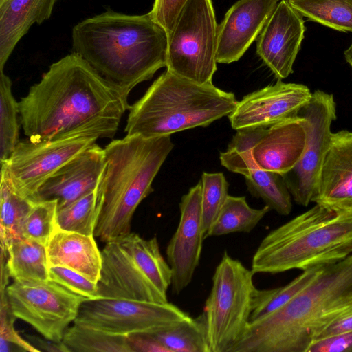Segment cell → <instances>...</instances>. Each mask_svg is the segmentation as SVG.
I'll return each instance as SVG.
<instances>
[{"label":"cell","mask_w":352,"mask_h":352,"mask_svg":"<svg viewBox=\"0 0 352 352\" xmlns=\"http://www.w3.org/2000/svg\"><path fill=\"white\" fill-rule=\"evenodd\" d=\"M18 104L21 126L34 142L99 119L121 120L130 107L127 100L74 52L52 63Z\"/></svg>","instance_id":"obj_1"},{"label":"cell","mask_w":352,"mask_h":352,"mask_svg":"<svg viewBox=\"0 0 352 352\" xmlns=\"http://www.w3.org/2000/svg\"><path fill=\"white\" fill-rule=\"evenodd\" d=\"M73 52L128 100L131 91L166 65L168 36L149 13L108 10L72 30Z\"/></svg>","instance_id":"obj_2"},{"label":"cell","mask_w":352,"mask_h":352,"mask_svg":"<svg viewBox=\"0 0 352 352\" xmlns=\"http://www.w3.org/2000/svg\"><path fill=\"white\" fill-rule=\"evenodd\" d=\"M352 309V254L325 265L285 305L250 322L228 352H306L316 334Z\"/></svg>","instance_id":"obj_3"},{"label":"cell","mask_w":352,"mask_h":352,"mask_svg":"<svg viewBox=\"0 0 352 352\" xmlns=\"http://www.w3.org/2000/svg\"><path fill=\"white\" fill-rule=\"evenodd\" d=\"M173 147L170 136L126 135L107 144L94 237L107 243L131 232L133 214L153 191V181Z\"/></svg>","instance_id":"obj_4"},{"label":"cell","mask_w":352,"mask_h":352,"mask_svg":"<svg viewBox=\"0 0 352 352\" xmlns=\"http://www.w3.org/2000/svg\"><path fill=\"white\" fill-rule=\"evenodd\" d=\"M352 254V212L316 205L270 231L252 260L253 273L305 270Z\"/></svg>","instance_id":"obj_5"},{"label":"cell","mask_w":352,"mask_h":352,"mask_svg":"<svg viewBox=\"0 0 352 352\" xmlns=\"http://www.w3.org/2000/svg\"><path fill=\"white\" fill-rule=\"evenodd\" d=\"M237 102L234 94L212 82L199 84L166 70L130 106L124 131L144 138L170 136L228 116Z\"/></svg>","instance_id":"obj_6"},{"label":"cell","mask_w":352,"mask_h":352,"mask_svg":"<svg viewBox=\"0 0 352 352\" xmlns=\"http://www.w3.org/2000/svg\"><path fill=\"white\" fill-rule=\"evenodd\" d=\"M101 255L98 298L168 302L172 271L157 237L144 239L131 232L105 243Z\"/></svg>","instance_id":"obj_7"},{"label":"cell","mask_w":352,"mask_h":352,"mask_svg":"<svg viewBox=\"0 0 352 352\" xmlns=\"http://www.w3.org/2000/svg\"><path fill=\"white\" fill-rule=\"evenodd\" d=\"M120 120L99 119L45 140H20L13 153L1 162L16 191L32 200L43 183L98 138H112Z\"/></svg>","instance_id":"obj_8"},{"label":"cell","mask_w":352,"mask_h":352,"mask_svg":"<svg viewBox=\"0 0 352 352\" xmlns=\"http://www.w3.org/2000/svg\"><path fill=\"white\" fill-rule=\"evenodd\" d=\"M254 275L252 270L224 252L204 307L210 352H228L245 333L256 289Z\"/></svg>","instance_id":"obj_9"},{"label":"cell","mask_w":352,"mask_h":352,"mask_svg":"<svg viewBox=\"0 0 352 352\" xmlns=\"http://www.w3.org/2000/svg\"><path fill=\"white\" fill-rule=\"evenodd\" d=\"M217 30L212 0H188L167 34L166 70L199 84L212 82Z\"/></svg>","instance_id":"obj_10"},{"label":"cell","mask_w":352,"mask_h":352,"mask_svg":"<svg viewBox=\"0 0 352 352\" xmlns=\"http://www.w3.org/2000/svg\"><path fill=\"white\" fill-rule=\"evenodd\" d=\"M6 294L12 314L34 327L43 338L62 342L86 299L48 280H14Z\"/></svg>","instance_id":"obj_11"},{"label":"cell","mask_w":352,"mask_h":352,"mask_svg":"<svg viewBox=\"0 0 352 352\" xmlns=\"http://www.w3.org/2000/svg\"><path fill=\"white\" fill-rule=\"evenodd\" d=\"M188 316L168 302L98 298L82 302L74 323L126 336L133 333H153Z\"/></svg>","instance_id":"obj_12"},{"label":"cell","mask_w":352,"mask_h":352,"mask_svg":"<svg viewBox=\"0 0 352 352\" xmlns=\"http://www.w3.org/2000/svg\"><path fill=\"white\" fill-rule=\"evenodd\" d=\"M297 116L302 118L306 131L305 146L298 163L282 175L294 201L307 206L312 202L330 145L333 133L331 124L336 119V104L333 95L316 90Z\"/></svg>","instance_id":"obj_13"},{"label":"cell","mask_w":352,"mask_h":352,"mask_svg":"<svg viewBox=\"0 0 352 352\" xmlns=\"http://www.w3.org/2000/svg\"><path fill=\"white\" fill-rule=\"evenodd\" d=\"M305 85L281 80L245 96L228 116L233 129L269 128L297 116L310 100Z\"/></svg>","instance_id":"obj_14"},{"label":"cell","mask_w":352,"mask_h":352,"mask_svg":"<svg viewBox=\"0 0 352 352\" xmlns=\"http://www.w3.org/2000/svg\"><path fill=\"white\" fill-rule=\"evenodd\" d=\"M201 190L200 180L182 196L179 224L166 250L167 261L172 271L171 291L176 295L190 283L199 264L204 239Z\"/></svg>","instance_id":"obj_15"},{"label":"cell","mask_w":352,"mask_h":352,"mask_svg":"<svg viewBox=\"0 0 352 352\" xmlns=\"http://www.w3.org/2000/svg\"><path fill=\"white\" fill-rule=\"evenodd\" d=\"M302 17L287 0H281L256 38L258 56L279 80L293 72L305 31Z\"/></svg>","instance_id":"obj_16"},{"label":"cell","mask_w":352,"mask_h":352,"mask_svg":"<svg viewBox=\"0 0 352 352\" xmlns=\"http://www.w3.org/2000/svg\"><path fill=\"white\" fill-rule=\"evenodd\" d=\"M105 166V151L96 143L63 165L38 189L32 201L57 200V210L97 188Z\"/></svg>","instance_id":"obj_17"},{"label":"cell","mask_w":352,"mask_h":352,"mask_svg":"<svg viewBox=\"0 0 352 352\" xmlns=\"http://www.w3.org/2000/svg\"><path fill=\"white\" fill-rule=\"evenodd\" d=\"M278 0H239L218 25L216 60L231 63L239 60L257 38Z\"/></svg>","instance_id":"obj_18"},{"label":"cell","mask_w":352,"mask_h":352,"mask_svg":"<svg viewBox=\"0 0 352 352\" xmlns=\"http://www.w3.org/2000/svg\"><path fill=\"white\" fill-rule=\"evenodd\" d=\"M312 202L339 212H352V132L331 135Z\"/></svg>","instance_id":"obj_19"},{"label":"cell","mask_w":352,"mask_h":352,"mask_svg":"<svg viewBox=\"0 0 352 352\" xmlns=\"http://www.w3.org/2000/svg\"><path fill=\"white\" fill-rule=\"evenodd\" d=\"M306 143V131L299 116L267 128L252 148L256 167L284 175L300 160Z\"/></svg>","instance_id":"obj_20"},{"label":"cell","mask_w":352,"mask_h":352,"mask_svg":"<svg viewBox=\"0 0 352 352\" xmlns=\"http://www.w3.org/2000/svg\"><path fill=\"white\" fill-rule=\"evenodd\" d=\"M49 267L71 269L98 283L102 269V255L94 236L55 228L47 244Z\"/></svg>","instance_id":"obj_21"},{"label":"cell","mask_w":352,"mask_h":352,"mask_svg":"<svg viewBox=\"0 0 352 352\" xmlns=\"http://www.w3.org/2000/svg\"><path fill=\"white\" fill-rule=\"evenodd\" d=\"M58 0H0V71L34 23L49 19Z\"/></svg>","instance_id":"obj_22"},{"label":"cell","mask_w":352,"mask_h":352,"mask_svg":"<svg viewBox=\"0 0 352 352\" xmlns=\"http://www.w3.org/2000/svg\"><path fill=\"white\" fill-rule=\"evenodd\" d=\"M6 264L14 280H49L47 245L38 241L25 238L14 241L7 250Z\"/></svg>","instance_id":"obj_23"},{"label":"cell","mask_w":352,"mask_h":352,"mask_svg":"<svg viewBox=\"0 0 352 352\" xmlns=\"http://www.w3.org/2000/svg\"><path fill=\"white\" fill-rule=\"evenodd\" d=\"M35 202L19 193L5 172L1 170L0 185V239L1 252H6L11 243L23 238L24 221Z\"/></svg>","instance_id":"obj_24"},{"label":"cell","mask_w":352,"mask_h":352,"mask_svg":"<svg viewBox=\"0 0 352 352\" xmlns=\"http://www.w3.org/2000/svg\"><path fill=\"white\" fill-rule=\"evenodd\" d=\"M270 210L267 206L260 209L251 208L245 197L228 195L205 239L236 232L250 233Z\"/></svg>","instance_id":"obj_25"},{"label":"cell","mask_w":352,"mask_h":352,"mask_svg":"<svg viewBox=\"0 0 352 352\" xmlns=\"http://www.w3.org/2000/svg\"><path fill=\"white\" fill-rule=\"evenodd\" d=\"M243 176L248 191L253 197L261 199L265 206L280 215L291 212L292 195L282 175L254 166Z\"/></svg>","instance_id":"obj_26"},{"label":"cell","mask_w":352,"mask_h":352,"mask_svg":"<svg viewBox=\"0 0 352 352\" xmlns=\"http://www.w3.org/2000/svg\"><path fill=\"white\" fill-rule=\"evenodd\" d=\"M150 333L169 352H210L203 313Z\"/></svg>","instance_id":"obj_27"},{"label":"cell","mask_w":352,"mask_h":352,"mask_svg":"<svg viewBox=\"0 0 352 352\" xmlns=\"http://www.w3.org/2000/svg\"><path fill=\"white\" fill-rule=\"evenodd\" d=\"M325 265L303 270L302 273L285 286L270 289H256L250 322L258 320L277 310L306 287Z\"/></svg>","instance_id":"obj_28"},{"label":"cell","mask_w":352,"mask_h":352,"mask_svg":"<svg viewBox=\"0 0 352 352\" xmlns=\"http://www.w3.org/2000/svg\"><path fill=\"white\" fill-rule=\"evenodd\" d=\"M62 342L69 352H132L127 336L74 323Z\"/></svg>","instance_id":"obj_29"},{"label":"cell","mask_w":352,"mask_h":352,"mask_svg":"<svg viewBox=\"0 0 352 352\" xmlns=\"http://www.w3.org/2000/svg\"><path fill=\"white\" fill-rule=\"evenodd\" d=\"M303 16L340 32H352V0H287Z\"/></svg>","instance_id":"obj_30"},{"label":"cell","mask_w":352,"mask_h":352,"mask_svg":"<svg viewBox=\"0 0 352 352\" xmlns=\"http://www.w3.org/2000/svg\"><path fill=\"white\" fill-rule=\"evenodd\" d=\"M21 125L18 102L12 92L10 78L0 71V161H6L19 140Z\"/></svg>","instance_id":"obj_31"},{"label":"cell","mask_w":352,"mask_h":352,"mask_svg":"<svg viewBox=\"0 0 352 352\" xmlns=\"http://www.w3.org/2000/svg\"><path fill=\"white\" fill-rule=\"evenodd\" d=\"M98 214L97 186L71 204L57 210L56 228L94 236Z\"/></svg>","instance_id":"obj_32"},{"label":"cell","mask_w":352,"mask_h":352,"mask_svg":"<svg viewBox=\"0 0 352 352\" xmlns=\"http://www.w3.org/2000/svg\"><path fill=\"white\" fill-rule=\"evenodd\" d=\"M201 181L202 230L205 239L206 234L229 195V184L222 173L204 172Z\"/></svg>","instance_id":"obj_33"},{"label":"cell","mask_w":352,"mask_h":352,"mask_svg":"<svg viewBox=\"0 0 352 352\" xmlns=\"http://www.w3.org/2000/svg\"><path fill=\"white\" fill-rule=\"evenodd\" d=\"M56 213L57 200L35 202L24 221L23 238L47 245L56 228Z\"/></svg>","instance_id":"obj_34"},{"label":"cell","mask_w":352,"mask_h":352,"mask_svg":"<svg viewBox=\"0 0 352 352\" xmlns=\"http://www.w3.org/2000/svg\"><path fill=\"white\" fill-rule=\"evenodd\" d=\"M49 279L84 297L86 300L98 298L97 283L71 269L61 266H50Z\"/></svg>","instance_id":"obj_35"},{"label":"cell","mask_w":352,"mask_h":352,"mask_svg":"<svg viewBox=\"0 0 352 352\" xmlns=\"http://www.w3.org/2000/svg\"><path fill=\"white\" fill-rule=\"evenodd\" d=\"M1 327L0 341L6 342L17 346L22 351L39 352L28 340L23 338L14 327L16 318L12 313L6 289L1 290Z\"/></svg>","instance_id":"obj_36"},{"label":"cell","mask_w":352,"mask_h":352,"mask_svg":"<svg viewBox=\"0 0 352 352\" xmlns=\"http://www.w3.org/2000/svg\"><path fill=\"white\" fill-rule=\"evenodd\" d=\"M188 0H154L151 10L148 12L151 18L166 32L173 30L177 19Z\"/></svg>","instance_id":"obj_37"},{"label":"cell","mask_w":352,"mask_h":352,"mask_svg":"<svg viewBox=\"0 0 352 352\" xmlns=\"http://www.w3.org/2000/svg\"><path fill=\"white\" fill-rule=\"evenodd\" d=\"M306 352H352V331L314 340Z\"/></svg>","instance_id":"obj_38"},{"label":"cell","mask_w":352,"mask_h":352,"mask_svg":"<svg viewBox=\"0 0 352 352\" xmlns=\"http://www.w3.org/2000/svg\"><path fill=\"white\" fill-rule=\"evenodd\" d=\"M126 336L132 352H169L150 333H133Z\"/></svg>","instance_id":"obj_39"},{"label":"cell","mask_w":352,"mask_h":352,"mask_svg":"<svg viewBox=\"0 0 352 352\" xmlns=\"http://www.w3.org/2000/svg\"><path fill=\"white\" fill-rule=\"evenodd\" d=\"M351 331L352 309L346 311L327 324L316 334L314 340Z\"/></svg>","instance_id":"obj_40"},{"label":"cell","mask_w":352,"mask_h":352,"mask_svg":"<svg viewBox=\"0 0 352 352\" xmlns=\"http://www.w3.org/2000/svg\"><path fill=\"white\" fill-rule=\"evenodd\" d=\"M25 339L37 349L39 352H69V350L63 342H54L45 338H42L30 334H25Z\"/></svg>","instance_id":"obj_41"},{"label":"cell","mask_w":352,"mask_h":352,"mask_svg":"<svg viewBox=\"0 0 352 352\" xmlns=\"http://www.w3.org/2000/svg\"><path fill=\"white\" fill-rule=\"evenodd\" d=\"M344 54L346 60L352 67V42L350 46L344 51Z\"/></svg>","instance_id":"obj_42"}]
</instances>
